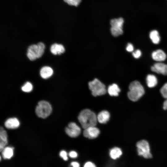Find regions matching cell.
<instances>
[{"mask_svg": "<svg viewBox=\"0 0 167 167\" xmlns=\"http://www.w3.org/2000/svg\"><path fill=\"white\" fill-rule=\"evenodd\" d=\"M60 156L64 160L67 161L68 160V157L66 152L64 150L61 151L60 153Z\"/></svg>", "mask_w": 167, "mask_h": 167, "instance_id": "484cf974", "label": "cell"}, {"mask_svg": "<svg viewBox=\"0 0 167 167\" xmlns=\"http://www.w3.org/2000/svg\"><path fill=\"white\" fill-rule=\"evenodd\" d=\"M160 92L162 96L167 99V83L165 84L160 89Z\"/></svg>", "mask_w": 167, "mask_h": 167, "instance_id": "cb8c5ba5", "label": "cell"}, {"mask_svg": "<svg viewBox=\"0 0 167 167\" xmlns=\"http://www.w3.org/2000/svg\"><path fill=\"white\" fill-rule=\"evenodd\" d=\"M50 104L47 101H39L36 108V113L38 117L43 118L47 117L52 112Z\"/></svg>", "mask_w": 167, "mask_h": 167, "instance_id": "5b68a950", "label": "cell"}, {"mask_svg": "<svg viewBox=\"0 0 167 167\" xmlns=\"http://www.w3.org/2000/svg\"><path fill=\"white\" fill-rule=\"evenodd\" d=\"M20 123L16 118H11L7 119L5 123V126L8 129H13L18 128Z\"/></svg>", "mask_w": 167, "mask_h": 167, "instance_id": "4fadbf2b", "label": "cell"}, {"mask_svg": "<svg viewBox=\"0 0 167 167\" xmlns=\"http://www.w3.org/2000/svg\"><path fill=\"white\" fill-rule=\"evenodd\" d=\"M50 50L53 54L56 55L63 53L65 49L64 47L62 44L54 43L51 46Z\"/></svg>", "mask_w": 167, "mask_h": 167, "instance_id": "9a60e30c", "label": "cell"}, {"mask_svg": "<svg viewBox=\"0 0 167 167\" xmlns=\"http://www.w3.org/2000/svg\"><path fill=\"white\" fill-rule=\"evenodd\" d=\"M152 58L154 60L161 62L166 58V55L165 53L161 49H158L153 51L152 54Z\"/></svg>", "mask_w": 167, "mask_h": 167, "instance_id": "7c38bea8", "label": "cell"}, {"mask_svg": "<svg viewBox=\"0 0 167 167\" xmlns=\"http://www.w3.org/2000/svg\"><path fill=\"white\" fill-rule=\"evenodd\" d=\"M136 146L138 155L147 159L152 157L149 144L147 141L143 140L138 142Z\"/></svg>", "mask_w": 167, "mask_h": 167, "instance_id": "8992f818", "label": "cell"}, {"mask_svg": "<svg viewBox=\"0 0 167 167\" xmlns=\"http://www.w3.org/2000/svg\"><path fill=\"white\" fill-rule=\"evenodd\" d=\"M21 89L24 92H29L32 89V85L30 83L27 82L22 87Z\"/></svg>", "mask_w": 167, "mask_h": 167, "instance_id": "7402d4cb", "label": "cell"}, {"mask_svg": "<svg viewBox=\"0 0 167 167\" xmlns=\"http://www.w3.org/2000/svg\"><path fill=\"white\" fill-rule=\"evenodd\" d=\"M163 108L164 110H167V99L163 103Z\"/></svg>", "mask_w": 167, "mask_h": 167, "instance_id": "4dcf8cb0", "label": "cell"}, {"mask_svg": "<svg viewBox=\"0 0 167 167\" xmlns=\"http://www.w3.org/2000/svg\"><path fill=\"white\" fill-rule=\"evenodd\" d=\"M88 86L94 96L102 95L106 93L105 85L97 79L89 82Z\"/></svg>", "mask_w": 167, "mask_h": 167, "instance_id": "277c9868", "label": "cell"}, {"mask_svg": "<svg viewBox=\"0 0 167 167\" xmlns=\"http://www.w3.org/2000/svg\"><path fill=\"white\" fill-rule=\"evenodd\" d=\"M107 91L110 96H118L120 89L117 84H113L109 86Z\"/></svg>", "mask_w": 167, "mask_h": 167, "instance_id": "e0dca14e", "label": "cell"}, {"mask_svg": "<svg viewBox=\"0 0 167 167\" xmlns=\"http://www.w3.org/2000/svg\"><path fill=\"white\" fill-rule=\"evenodd\" d=\"M45 48L43 43L40 42L36 45L33 44L29 46L27 50V56L31 61L41 57L43 54Z\"/></svg>", "mask_w": 167, "mask_h": 167, "instance_id": "3957f363", "label": "cell"}, {"mask_svg": "<svg viewBox=\"0 0 167 167\" xmlns=\"http://www.w3.org/2000/svg\"><path fill=\"white\" fill-rule=\"evenodd\" d=\"M71 165L73 167H79V164L76 162H73L71 163Z\"/></svg>", "mask_w": 167, "mask_h": 167, "instance_id": "f546056e", "label": "cell"}, {"mask_svg": "<svg viewBox=\"0 0 167 167\" xmlns=\"http://www.w3.org/2000/svg\"><path fill=\"white\" fill-rule=\"evenodd\" d=\"M149 36L154 44H156L159 43L160 41V37L157 31L153 30L151 31L150 33Z\"/></svg>", "mask_w": 167, "mask_h": 167, "instance_id": "44dd1931", "label": "cell"}, {"mask_svg": "<svg viewBox=\"0 0 167 167\" xmlns=\"http://www.w3.org/2000/svg\"><path fill=\"white\" fill-rule=\"evenodd\" d=\"M146 82L149 88L155 87L157 84V80L154 75L149 74L146 78Z\"/></svg>", "mask_w": 167, "mask_h": 167, "instance_id": "ac0fdd59", "label": "cell"}, {"mask_svg": "<svg viewBox=\"0 0 167 167\" xmlns=\"http://www.w3.org/2000/svg\"><path fill=\"white\" fill-rule=\"evenodd\" d=\"M152 71L158 74L167 75V65L161 62H157L151 67Z\"/></svg>", "mask_w": 167, "mask_h": 167, "instance_id": "30bf717a", "label": "cell"}, {"mask_svg": "<svg viewBox=\"0 0 167 167\" xmlns=\"http://www.w3.org/2000/svg\"><path fill=\"white\" fill-rule=\"evenodd\" d=\"M78 119L82 127L85 129L89 127L95 126L97 118L95 113L89 109L82 111L78 117Z\"/></svg>", "mask_w": 167, "mask_h": 167, "instance_id": "6da1fadb", "label": "cell"}, {"mask_svg": "<svg viewBox=\"0 0 167 167\" xmlns=\"http://www.w3.org/2000/svg\"><path fill=\"white\" fill-rule=\"evenodd\" d=\"M122 153V151L120 148L115 147L110 150L109 155L112 159H116L119 157Z\"/></svg>", "mask_w": 167, "mask_h": 167, "instance_id": "ffe728a7", "label": "cell"}, {"mask_svg": "<svg viewBox=\"0 0 167 167\" xmlns=\"http://www.w3.org/2000/svg\"><path fill=\"white\" fill-rule=\"evenodd\" d=\"M124 22V20L122 18L111 20L110 22L111 25L110 31L113 36H117L122 34Z\"/></svg>", "mask_w": 167, "mask_h": 167, "instance_id": "52a82bcc", "label": "cell"}, {"mask_svg": "<svg viewBox=\"0 0 167 167\" xmlns=\"http://www.w3.org/2000/svg\"><path fill=\"white\" fill-rule=\"evenodd\" d=\"M7 136L6 131L2 127L0 129V151L1 152L7 144Z\"/></svg>", "mask_w": 167, "mask_h": 167, "instance_id": "8fae6325", "label": "cell"}, {"mask_svg": "<svg viewBox=\"0 0 167 167\" xmlns=\"http://www.w3.org/2000/svg\"><path fill=\"white\" fill-rule=\"evenodd\" d=\"M67 134L71 137H76L79 136L81 132L80 127L75 123H70L65 129Z\"/></svg>", "mask_w": 167, "mask_h": 167, "instance_id": "ba28073f", "label": "cell"}, {"mask_svg": "<svg viewBox=\"0 0 167 167\" xmlns=\"http://www.w3.org/2000/svg\"><path fill=\"white\" fill-rule=\"evenodd\" d=\"M2 152L3 157L5 159H10L13 155V149L12 148H5Z\"/></svg>", "mask_w": 167, "mask_h": 167, "instance_id": "d6986e66", "label": "cell"}, {"mask_svg": "<svg viewBox=\"0 0 167 167\" xmlns=\"http://www.w3.org/2000/svg\"><path fill=\"white\" fill-rule=\"evenodd\" d=\"M64 1L71 6H77L81 2V0H63Z\"/></svg>", "mask_w": 167, "mask_h": 167, "instance_id": "603a6c76", "label": "cell"}, {"mask_svg": "<svg viewBox=\"0 0 167 167\" xmlns=\"http://www.w3.org/2000/svg\"><path fill=\"white\" fill-rule=\"evenodd\" d=\"M53 73V70L50 67L45 66L41 68L40 74L41 77L44 79H47L51 76Z\"/></svg>", "mask_w": 167, "mask_h": 167, "instance_id": "2e32d148", "label": "cell"}, {"mask_svg": "<svg viewBox=\"0 0 167 167\" xmlns=\"http://www.w3.org/2000/svg\"><path fill=\"white\" fill-rule=\"evenodd\" d=\"M99 130L95 126H92L84 129L83 135L86 138L90 139L97 137L99 134Z\"/></svg>", "mask_w": 167, "mask_h": 167, "instance_id": "9c48e42d", "label": "cell"}, {"mask_svg": "<svg viewBox=\"0 0 167 167\" xmlns=\"http://www.w3.org/2000/svg\"><path fill=\"white\" fill-rule=\"evenodd\" d=\"M129 91L127 93L128 98L131 101L138 100L144 94V90L143 86L137 81H133L129 86Z\"/></svg>", "mask_w": 167, "mask_h": 167, "instance_id": "7a4b0ae2", "label": "cell"}, {"mask_svg": "<svg viewBox=\"0 0 167 167\" xmlns=\"http://www.w3.org/2000/svg\"><path fill=\"white\" fill-rule=\"evenodd\" d=\"M84 167H95V165L91 162H86L84 166Z\"/></svg>", "mask_w": 167, "mask_h": 167, "instance_id": "f1b7e54d", "label": "cell"}, {"mask_svg": "<svg viewBox=\"0 0 167 167\" xmlns=\"http://www.w3.org/2000/svg\"><path fill=\"white\" fill-rule=\"evenodd\" d=\"M69 156L72 158H75L77 156V153L75 151L70 152L69 154Z\"/></svg>", "mask_w": 167, "mask_h": 167, "instance_id": "83f0119b", "label": "cell"}, {"mask_svg": "<svg viewBox=\"0 0 167 167\" xmlns=\"http://www.w3.org/2000/svg\"><path fill=\"white\" fill-rule=\"evenodd\" d=\"M126 50L129 52L133 51L134 50V47L133 45L130 43H128L126 47Z\"/></svg>", "mask_w": 167, "mask_h": 167, "instance_id": "4316f807", "label": "cell"}, {"mask_svg": "<svg viewBox=\"0 0 167 167\" xmlns=\"http://www.w3.org/2000/svg\"><path fill=\"white\" fill-rule=\"evenodd\" d=\"M133 56L136 58H139L141 55V52L139 49H137L132 53Z\"/></svg>", "mask_w": 167, "mask_h": 167, "instance_id": "d4e9b609", "label": "cell"}, {"mask_svg": "<svg viewBox=\"0 0 167 167\" xmlns=\"http://www.w3.org/2000/svg\"><path fill=\"white\" fill-rule=\"evenodd\" d=\"M97 120L101 123H106L109 120L110 114L106 110H103L100 112L97 116Z\"/></svg>", "mask_w": 167, "mask_h": 167, "instance_id": "5bb4252c", "label": "cell"}]
</instances>
